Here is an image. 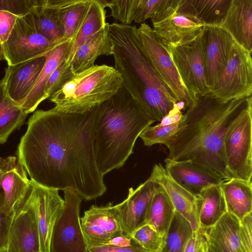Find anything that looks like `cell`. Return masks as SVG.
<instances>
[{
  "instance_id": "6da1fadb",
  "label": "cell",
  "mask_w": 252,
  "mask_h": 252,
  "mask_svg": "<svg viewBox=\"0 0 252 252\" xmlns=\"http://www.w3.org/2000/svg\"><path fill=\"white\" fill-rule=\"evenodd\" d=\"M98 106L82 113L54 108L34 112L17 152L32 182L59 190L72 189L86 200L106 192L93 144Z\"/></svg>"
},
{
  "instance_id": "7a4b0ae2",
  "label": "cell",
  "mask_w": 252,
  "mask_h": 252,
  "mask_svg": "<svg viewBox=\"0 0 252 252\" xmlns=\"http://www.w3.org/2000/svg\"><path fill=\"white\" fill-rule=\"evenodd\" d=\"M252 95L223 101L208 94L198 96L183 114L177 131L164 143L167 158L191 160L224 179L233 178L227 170L223 144L225 134L246 108Z\"/></svg>"
},
{
  "instance_id": "3957f363",
  "label": "cell",
  "mask_w": 252,
  "mask_h": 252,
  "mask_svg": "<svg viewBox=\"0 0 252 252\" xmlns=\"http://www.w3.org/2000/svg\"><path fill=\"white\" fill-rule=\"evenodd\" d=\"M137 27L109 24L114 68L121 74L123 87L155 122H160L177 102L144 53Z\"/></svg>"
},
{
  "instance_id": "277c9868",
  "label": "cell",
  "mask_w": 252,
  "mask_h": 252,
  "mask_svg": "<svg viewBox=\"0 0 252 252\" xmlns=\"http://www.w3.org/2000/svg\"><path fill=\"white\" fill-rule=\"evenodd\" d=\"M154 122L124 87L98 106L93 144L96 164L103 176L124 165L137 138Z\"/></svg>"
},
{
  "instance_id": "5b68a950",
  "label": "cell",
  "mask_w": 252,
  "mask_h": 252,
  "mask_svg": "<svg viewBox=\"0 0 252 252\" xmlns=\"http://www.w3.org/2000/svg\"><path fill=\"white\" fill-rule=\"evenodd\" d=\"M123 87L121 74L106 64L74 74L49 98L56 110L82 113L109 99Z\"/></svg>"
},
{
  "instance_id": "8992f818",
  "label": "cell",
  "mask_w": 252,
  "mask_h": 252,
  "mask_svg": "<svg viewBox=\"0 0 252 252\" xmlns=\"http://www.w3.org/2000/svg\"><path fill=\"white\" fill-rule=\"evenodd\" d=\"M250 104L227 131L223 149L228 171L234 178L252 182V106Z\"/></svg>"
},
{
  "instance_id": "52a82bcc",
  "label": "cell",
  "mask_w": 252,
  "mask_h": 252,
  "mask_svg": "<svg viewBox=\"0 0 252 252\" xmlns=\"http://www.w3.org/2000/svg\"><path fill=\"white\" fill-rule=\"evenodd\" d=\"M252 93V53L234 42L223 71L206 94L228 101L251 96Z\"/></svg>"
},
{
  "instance_id": "ba28073f",
  "label": "cell",
  "mask_w": 252,
  "mask_h": 252,
  "mask_svg": "<svg viewBox=\"0 0 252 252\" xmlns=\"http://www.w3.org/2000/svg\"><path fill=\"white\" fill-rule=\"evenodd\" d=\"M137 31L142 48L154 69L176 102L182 104L186 110L194 99L182 85L169 54L149 25L141 24Z\"/></svg>"
},
{
  "instance_id": "9c48e42d",
  "label": "cell",
  "mask_w": 252,
  "mask_h": 252,
  "mask_svg": "<svg viewBox=\"0 0 252 252\" xmlns=\"http://www.w3.org/2000/svg\"><path fill=\"white\" fill-rule=\"evenodd\" d=\"M202 34L187 43L164 48L176 68L182 85L194 99L206 94L209 91L206 79Z\"/></svg>"
},
{
  "instance_id": "30bf717a",
  "label": "cell",
  "mask_w": 252,
  "mask_h": 252,
  "mask_svg": "<svg viewBox=\"0 0 252 252\" xmlns=\"http://www.w3.org/2000/svg\"><path fill=\"white\" fill-rule=\"evenodd\" d=\"M63 191L64 207L53 228L50 252H88L79 215L83 199L72 189Z\"/></svg>"
},
{
  "instance_id": "8fae6325",
  "label": "cell",
  "mask_w": 252,
  "mask_h": 252,
  "mask_svg": "<svg viewBox=\"0 0 252 252\" xmlns=\"http://www.w3.org/2000/svg\"><path fill=\"white\" fill-rule=\"evenodd\" d=\"M33 189V183L30 180L26 192L14 209L8 233L7 252H40Z\"/></svg>"
},
{
  "instance_id": "7c38bea8",
  "label": "cell",
  "mask_w": 252,
  "mask_h": 252,
  "mask_svg": "<svg viewBox=\"0 0 252 252\" xmlns=\"http://www.w3.org/2000/svg\"><path fill=\"white\" fill-rule=\"evenodd\" d=\"M55 45L37 32L31 13L18 18L7 40L2 44L5 60L9 65L43 56Z\"/></svg>"
},
{
  "instance_id": "4fadbf2b",
  "label": "cell",
  "mask_w": 252,
  "mask_h": 252,
  "mask_svg": "<svg viewBox=\"0 0 252 252\" xmlns=\"http://www.w3.org/2000/svg\"><path fill=\"white\" fill-rule=\"evenodd\" d=\"M126 202L105 206L92 205L80 218L81 225L87 248L104 245L114 236L124 232L122 214Z\"/></svg>"
},
{
  "instance_id": "5bb4252c",
  "label": "cell",
  "mask_w": 252,
  "mask_h": 252,
  "mask_svg": "<svg viewBox=\"0 0 252 252\" xmlns=\"http://www.w3.org/2000/svg\"><path fill=\"white\" fill-rule=\"evenodd\" d=\"M202 39L206 82L210 90L218 81L227 64L234 41L224 30L213 26H205Z\"/></svg>"
},
{
  "instance_id": "9a60e30c",
  "label": "cell",
  "mask_w": 252,
  "mask_h": 252,
  "mask_svg": "<svg viewBox=\"0 0 252 252\" xmlns=\"http://www.w3.org/2000/svg\"><path fill=\"white\" fill-rule=\"evenodd\" d=\"M152 24L154 33L164 48L176 47L194 40L202 33L205 27L192 15L177 9Z\"/></svg>"
},
{
  "instance_id": "2e32d148",
  "label": "cell",
  "mask_w": 252,
  "mask_h": 252,
  "mask_svg": "<svg viewBox=\"0 0 252 252\" xmlns=\"http://www.w3.org/2000/svg\"><path fill=\"white\" fill-rule=\"evenodd\" d=\"M33 183V200L38 227L40 252H50L52 231L63 209L64 200L59 195V190Z\"/></svg>"
},
{
  "instance_id": "e0dca14e",
  "label": "cell",
  "mask_w": 252,
  "mask_h": 252,
  "mask_svg": "<svg viewBox=\"0 0 252 252\" xmlns=\"http://www.w3.org/2000/svg\"><path fill=\"white\" fill-rule=\"evenodd\" d=\"M165 169L179 185L198 197L204 189L220 185L224 180L210 169L191 160H175L166 158Z\"/></svg>"
},
{
  "instance_id": "ac0fdd59",
  "label": "cell",
  "mask_w": 252,
  "mask_h": 252,
  "mask_svg": "<svg viewBox=\"0 0 252 252\" xmlns=\"http://www.w3.org/2000/svg\"><path fill=\"white\" fill-rule=\"evenodd\" d=\"M45 61L43 55L8 65L4 76L0 81L6 95L20 106L33 87Z\"/></svg>"
},
{
  "instance_id": "d6986e66",
  "label": "cell",
  "mask_w": 252,
  "mask_h": 252,
  "mask_svg": "<svg viewBox=\"0 0 252 252\" xmlns=\"http://www.w3.org/2000/svg\"><path fill=\"white\" fill-rule=\"evenodd\" d=\"M149 177L163 188L175 211L190 223L193 231L200 229L199 197L193 195L174 181L160 163L154 166Z\"/></svg>"
},
{
  "instance_id": "ffe728a7",
  "label": "cell",
  "mask_w": 252,
  "mask_h": 252,
  "mask_svg": "<svg viewBox=\"0 0 252 252\" xmlns=\"http://www.w3.org/2000/svg\"><path fill=\"white\" fill-rule=\"evenodd\" d=\"M158 186L149 177L136 189H129L122 214L124 232L132 236L135 230L146 224L150 206Z\"/></svg>"
},
{
  "instance_id": "44dd1931",
  "label": "cell",
  "mask_w": 252,
  "mask_h": 252,
  "mask_svg": "<svg viewBox=\"0 0 252 252\" xmlns=\"http://www.w3.org/2000/svg\"><path fill=\"white\" fill-rule=\"evenodd\" d=\"M220 28L238 45L252 51V0H231Z\"/></svg>"
},
{
  "instance_id": "7402d4cb",
  "label": "cell",
  "mask_w": 252,
  "mask_h": 252,
  "mask_svg": "<svg viewBox=\"0 0 252 252\" xmlns=\"http://www.w3.org/2000/svg\"><path fill=\"white\" fill-rule=\"evenodd\" d=\"M70 43L71 40H63L43 55L46 58L44 65L33 87L20 105L26 113L33 112L46 99L45 91L47 83L62 61L66 59Z\"/></svg>"
},
{
  "instance_id": "603a6c76",
  "label": "cell",
  "mask_w": 252,
  "mask_h": 252,
  "mask_svg": "<svg viewBox=\"0 0 252 252\" xmlns=\"http://www.w3.org/2000/svg\"><path fill=\"white\" fill-rule=\"evenodd\" d=\"M240 220L227 212L205 230L209 252H243L239 239Z\"/></svg>"
},
{
  "instance_id": "cb8c5ba5",
  "label": "cell",
  "mask_w": 252,
  "mask_h": 252,
  "mask_svg": "<svg viewBox=\"0 0 252 252\" xmlns=\"http://www.w3.org/2000/svg\"><path fill=\"white\" fill-rule=\"evenodd\" d=\"M108 27L107 23L75 52L69 65L74 74L93 67L95 61L101 56L112 55L113 46L109 36Z\"/></svg>"
},
{
  "instance_id": "d4e9b609",
  "label": "cell",
  "mask_w": 252,
  "mask_h": 252,
  "mask_svg": "<svg viewBox=\"0 0 252 252\" xmlns=\"http://www.w3.org/2000/svg\"><path fill=\"white\" fill-rule=\"evenodd\" d=\"M106 12L99 0H88L82 19L71 40L65 59L68 66L77 50L91 37L106 26L108 23L106 22Z\"/></svg>"
},
{
  "instance_id": "484cf974",
  "label": "cell",
  "mask_w": 252,
  "mask_h": 252,
  "mask_svg": "<svg viewBox=\"0 0 252 252\" xmlns=\"http://www.w3.org/2000/svg\"><path fill=\"white\" fill-rule=\"evenodd\" d=\"M30 180L19 161L0 177V209L2 213L11 217L14 209L23 198Z\"/></svg>"
},
{
  "instance_id": "4316f807",
  "label": "cell",
  "mask_w": 252,
  "mask_h": 252,
  "mask_svg": "<svg viewBox=\"0 0 252 252\" xmlns=\"http://www.w3.org/2000/svg\"><path fill=\"white\" fill-rule=\"evenodd\" d=\"M231 0H180L177 11L189 14L205 26L220 27Z\"/></svg>"
},
{
  "instance_id": "83f0119b",
  "label": "cell",
  "mask_w": 252,
  "mask_h": 252,
  "mask_svg": "<svg viewBox=\"0 0 252 252\" xmlns=\"http://www.w3.org/2000/svg\"><path fill=\"white\" fill-rule=\"evenodd\" d=\"M220 186L228 212L240 220L252 213V182L233 178L224 179Z\"/></svg>"
},
{
  "instance_id": "f1b7e54d",
  "label": "cell",
  "mask_w": 252,
  "mask_h": 252,
  "mask_svg": "<svg viewBox=\"0 0 252 252\" xmlns=\"http://www.w3.org/2000/svg\"><path fill=\"white\" fill-rule=\"evenodd\" d=\"M220 185L204 189L198 196L200 201L199 223L200 229L205 230L211 227L227 212Z\"/></svg>"
},
{
  "instance_id": "f546056e",
  "label": "cell",
  "mask_w": 252,
  "mask_h": 252,
  "mask_svg": "<svg viewBox=\"0 0 252 252\" xmlns=\"http://www.w3.org/2000/svg\"><path fill=\"white\" fill-rule=\"evenodd\" d=\"M88 0H46L54 8L63 30V40H71L82 19Z\"/></svg>"
},
{
  "instance_id": "4dcf8cb0",
  "label": "cell",
  "mask_w": 252,
  "mask_h": 252,
  "mask_svg": "<svg viewBox=\"0 0 252 252\" xmlns=\"http://www.w3.org/2000/svg\"><path fill=\"white\" fill-rule=\"evenodd\" d=\"M175 212L168 195L158 185L150 206L146 224L165 238Z\"/></svg>"
},
{
  "instance_id": "1f68e13d",
  "label": "cell",
  "mask_w": 252,
  "mask_h": 252,
  "mask_svg": "<svg viewBox=\"0 0 252 252\" xmlns=\"http://www.w3.org/2000/svg\"><path fill=\"white\" fill-rule=\"evenodd\" d=\"M182 105L176 103L174 108L160 124L148 126L140 134L144 145L151 146L157 144H162L167 141L177 131L183 115Z\"/></svg>"
},
{
  "instance_id": "d6a6232c",
  "label": "cell",
  "mask_w": 252,
  "mask_h": 252,
  "mask_svg": "<svg viewBox=\"0 0 252 252\" xmlns=\"http://www.w3.org/2000/svg\"><path fill=\"white\" fill-rule=\"evenodd\" d=\"M46 1V0H45ZM37 32L52 44L63 40V30L56 10L45 3L31 12Z\"/></svg>"
},
{
  "instance_id": "836d02e7",
  "label": "cell",
  "mask_w": 252,
  "mask_h": 252,
  "mask_svg": "<svg viewBox=\"0 0 252 252\" xmlns=\"http://www.w3.org/2000/svg\"><path fill=\"white\" fill-rule=\"evenodd\" d=\"M28 115L6 95L0 83V144L6 142L11 133L23 124Z\"/></svg>"
},
{
  "instance_id": "e575fe53",
  "label": "cell",
  "mask_w": 252,
  "mask_h": 252,
  "mask_svg": "<svg viewBox=\"0 0 252 252\" xmlns=\"http://www.w3.org/2000/svg\"><path fill=\"white\" fill-rule=\"evenodd\" d=\"M193 232L190 223L175 211L161 252H184Z\"/></svg>"
},
{
  "instance_id": "d590c367",
  "label": "cell",
  "mask_w": 252,
  "mask_h": 252,
  "mask_svg": "<svg viewBox=\"0 0 252 252\" xmlns=\"http://www.w3.org/2000/svg\"><path fill=\"white\" fill-rule=\"evenodd\" d=\"M132 236L147 252H161L165 238L148 224H145L135 230Z\"/></svg>"
},
{
  "instance_id": "8d00e7d4",
  "label": "cell",
  "mask_w": 252,
  "mask_h": 252,
  "mask_svg": "<svg viewBox=\"0 0 252 252\" xmlns=\"http://www.w3.org/2000/svg\"><path fill=\"white\" fill-rule=\"evenodd\" d=\"M45 2V0H0V10L20 17L43 5Z\"/></svg>"
},
{
  "instance_id": "74e56055",
  "label": "cell",
  "mask_w": 252,
  "mask_h": 252,
  "mask_svg": "<svg viewBox=\"0 0 252 252\" xmlns=\"http://www.w3.org/2000/svg\"><path fill=\"white\" fill-rule=\"evenodd\" d=\"M74 73L68 66L64 59L51 75L46 86L45 95L46 99L49 98L57 91Z\"/></svg>"
},
{
  "instance_id": "f35d334b",
  "label": "cell",
  "mask_w": 252,
  "mask_h": 252,
  "mask_svg": "<svg viewBox=\"0 0 252 252\" xmlns=\"http://www.w3.org/2000/svg\"><path fill=\"white\" fill-rule=\"evenodd\" d=\"M239 235L242 252H252V213L240 220Z\"/></svg>"
},
{
  "instance_id": "ab89813d",
  "label": "cell",
  "mask_w": 252,
  "mask_h": 252,
  "mask_svg": "<svg viewBox=\"0 0 252 252\" xmlns=\"http://www.w3.org/2000/svg\"><path fill=\"white\" fill-rule=\"evenodd\" d=\"M184 252H209V247L205 230L199 229L193 231Z\"/></svg>"
},
{
  "instance_id": "60d3db41",
  "label": "cell",
  "mask_w": 252,
  "mask_h": 252,
  "mask_svg": "<svg viewBox=\"0 0 252 252\" xmlns=\"http://www.w3.org/2000/svg\"><path fill=\"white\" fill-rule=\"evenodd\" d=\"M18 17L0 10V40L2 44L8 39Z\"/></svg>"
},
{
  "instance_id": "b9f144b4",
  "label": "cell",
  "mask_w": 252,
  "mask_h": 252,
  "mask_svg": "<svg viewBox=\"0 0 252 252\" xmlns=\"http://www.w3.org/2000/svg\"><path fill=\"white\" fill-rule=\"evenodd\" d=\"M104 245H109L129 249L144 250L132 236L128 235L124 232L112 237Z\"/></svg>"
},
{
  "instance_id": "7bdbcfd3",
  "label": "cell",
  "mask_w": 252,
  "mask_h": 252,
  "mask_svg": "<svg viewBox=\"0 0 252 252\" xmlns=\"http://www.w3.org/2000/svg\"><path fill=\"white\" fill-rule=\"evenodd\" d=\"M11 219V217L4 215L0 209V251L6 249Z\"/></svg>"
},
{
  "instance_id": "ee69618b",
  "label": "cell",
  "mask_w": 252,
  "mask_h": 252,
  "mask_svg": "<svg viewBox=\"0 0 252 252\" xmlns=\"http://www.w3.org/2000/svg\"><path fill=\"white\" fill-rule=\"evenodd\" d=\"M88 252H147L144 250L129 249L109 245L88 248Z\"/></svg>"
},
{
  "instance_id": "f6af8a7d",
  "label": "cell",
  "mask_w": 252,
  "mask_h": 252,
  "mask_svg": "<svg viewBox=\"0 0 252 252\" xmlns=\"http://www.w3.org/2000/svg\"><path fill=\"white\" fill-rule=\"evenodd\" d=\"M18 162L15 157L9 156L0 158V177L8 170L13 168Z\"/></svg>"
},
{
  "instance_id": "bcb514c9",
  "label": "cell",
  "mask_w": 252,
  "mask_h": 252,
  "mask_svg": "<svg viewBox=\"0 0 252 252\" xmlns=\"http://www.w3.org/2000/svg\"><path fill=\"white\" fill-rule=\"evenodd\" d=\"M3 60H5L2 44L1 43L0 40V61H2Z\"/></svg>"
},
{
  "instance_id": "7dc6e473",
  "label": "cell",
  "mask_w": 252,
  "mask_h": 252,
  "mask_svg": "<svg viewBox=\"0 0 252 252\" xmlns=\"http://www.w3.org/2000/svg\"><path fill=\"white\" fill-rule=\"evenodd\" d=\"M0 252H7V250L6 249V250H2L1 251H0Z\"/></svg>"
}]
</instances>
